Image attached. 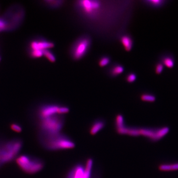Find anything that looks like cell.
Wrapping results in <instances>:
<instances>
[{"mask_svg": "<svg viewBox=\"0 0 178 178\" xmlns=\"http://www.w3.org/2000/svg\"><path fill=\"white\" fill-rule=\"evenodd\" d=\"M41 144L50 151L72 149L75 144L71 139L61 133L50 135H39Z\"/></svg>", "mask_w": 178, "mask_h": 178, "instance_id": "cell-1", "label": "cell"}, {"mask_svg": "<svg viewBox=\"0 0 178 178\" xmlns=\"http://www.w3.org/2000/svg\"><path fill=\"white\" fill-rule=\"evenodd\" d=\"M65 124L63 115L56 114L39 120V135H50L59 133Z\"/></svg>", "mask_w": 178, "mask_h": 178, "instance_id": "cell-2", "label": "cell"}, {"mask_svg": "<svg viewBox=\"0 0 178 178\" xmlns=\"http://www.w3.org/2000/svg\"><path fill=\"white\" fill-rule=\"evenodd\" d=\"M23 142L20 139H13L0 144V166L16 158Z\"/></svg>", "mask_w": 178, "mask_h": 178, "instance_id": "cell-3", "label": "cell"}, {"mask_svg": "<svg viewBox=\"0 0 178 178\" xmlns=\"http://www.w3.org/2000/svg\"><path fill=\"white\" fill-rule=\"evenodd\" d=\"M16 162L22 171L29 174L38 172L44 166L42 160L27 155H22L18 157L16 159Z\"/></svg>", "mask_w": 178, "mask_h": 178, "instance_id": "cell-4", "label": "cell"}, {"mask_svg": "<svg viewBox=\"0 0 178 178\" xmlns=\"http://www.w3.org/2000/svg\"><path fill=\"white\" fill-rule=\"evenodd\" d=\"M93 160L89 158L85 165L78 164L73 167L66 178H96L93 174Z\"/></svg>", "mask_w": 178, "mask_h": 178, "instance_id": "cell-5", "label": "cell"}, {"mask_svg": "<svg viewBox=\"0 0 178 178\" xmlns=\"http://www.w3.org/2000/svg\"><path fill=\"white\" fill-rule=\"evenodd\" d=\"M91 40L88 36L79 38L72 45L71 54L75 60H80L86 55L90 47Z\"/></svg>", "mask_w": 178, "mask_h": 178, "instance_id": "cell-6", "label": "cell"}, {"mask_svg": "<svg viewBox=\"0 0 178 178\" xmlns=\"http://www.w3.org/2000/svg\"><path fill=\"white\" fill-rule=\"evenodd\" d=\"M169 128L163 127L159 128H139V134L153 142L159 141L169 132Z\"/></svg>", "mask_w": 178, "mask_h": 178, "instance_id": "cell-7", "label": "cell"}, {"mask_svg": "<svg viewBox=\"0 0 178 178\" xmlns=\"http://www.w3.org/2000/svg\"><path fill=\"white\" fill-rule=\"evenodd\" d=\"M59 106L56 105H46L41 106L38 111L39 120L59 114L58 111Z\"/></svg>", "mask_w": 178, "mask_h": 178, "instance_id": "cell-8", "label": "cell"}, {"mask_svg": "<svg viewBox=\"0 0 178 178\" xmlns=\"http://www.w3.org/2000/svg\"><path fill=\"white\" fill-rule=\"evenodd\" d=\"M55 44L52 42L47 41H33L30 44V47L32 50H44L52 48Z\"/></svg>", "mask_w": 178, "mask_h": 178, "instance_id": "cell-9", "label": "cell"}, {"mask_svg": "<svg viewBox=\"0 0 178 178\" xmlns=\"http://www.w3.org/2000/svg\"><path fill=\"white\" fill-rule=\"evenodd\" d=\"M105 122L103 119H97L95 120L90 126L89 129L90 133V135H96L105 127Z\"/></svg>", "mask_w": 178, "mask_h": 178, "instance_id": "cell-10", "label": "cell"}, {"mask_svg": "<svg viewBox=\"0 0 178 178\" xmlns=\"http://www.w3.org/2000/svg\"><path fill=\"white\" fill-rule=\"evenodd\" d=\"M120 41L125 50L129 52L132 50L133 41L131 36L128 35H123L120 37Z\"/></svg>", "mask_w": 178, "mask_h": 178, "instance_id": "cell-11", "label": "cell"}, {"mask_svg": "<svg viewBox=\"0 0 178 178\" xmlns=\"http://www.w3.org/2000/svg\"><path fill=\"white\" fill-rule=\"evenodd\" d=\"M161 63L163 65L166 66L168 68H172L175 65V60L173 56L170 55L163 56L161 59Z\"/></svg>", "mask_w": 178, "mask_h": 178, "instance_id": "cell-12", "label": "cell"}, {"mask_svg": "<svg viewBox=\"0 0 178 178\" xmlns=\"http://www.w3.org/2000/svg\"><path fill=\"white\" fill-rule=\"evenodd\" d=\"M158 169L161 171H173L178 170V163L173 164H163L160 165Z\"/></svg>", "mask_w": 178, "mask_h": 178, "instance_id": "cell-13", "label": "cell"}, {"mask_svg": "<svg viewBox=\"0 0 178 178\" xmlns=\"http://www.w3.org/2000/svg\"><path fill=\"white\" fill-rule=\"evenodd\" d=\"M124 69L122 65H114L112 66L110 70V73L111 76H118L119 74L122 73L124 72Z\"/></svg>", "mask_w": 178, "mask_h": 178, "instance_id": "cell-14", "label": "cell"}, {"mask_svg": "<svg viewBox=\"0 0 178 178\" xmlns=\"http://www.w3.org/2000/svg\"><path fill=\"white\" fill-rule=\"evenodd\" d=\"M146 3V4L148 6L152 7H162L164 4H165V1L163 0H148L144 1Z\"/></svg>", "mask_w": 178, "mask_h": 178, "instance_id": "cell-15", "label": "cell"}, {"mask_svg": "<svg viewBox=\"0 0 178 178\" xmlns=\"http://www.w3.org/2000/svg\"><path fill=\"white\" fill-rule=\"evenodd\" d=\"M125 120L123 116L121 114H118L115 117V126L116 130L119 129L125 126Z\"/></svg>", "mask_w": 178, "mask_h": 178, "instance_id": "cell-16", "label": "cell"}, {"mask_svg": "<svg viewBox=\"0 0 178 178\" xmlns=\"http://www.w3.org/2000/svg\"><path fill=\"white\" fill-rule=\"evenodd\" d=\"M141 99L144 102H154L155 101L156 98L154 96L149 93H144L141 96Z\"/></svg>", "mask_w": 178, "mask_h": 178, "instance_id": "cell-17", "label": "cell"}, {"mask_svg": "<svg viewBox=\"0 0 178 178\" xmlns=\"http://www.w3.org/2000/svg\"><path fill=\"white\" fill-rule=\"evenodd\" d=\"M43 56H44L49 61L52 62H56V58L55 57V55L50 52L49 50H45L43 51Z\"/></svg>", "mask_w": 178, "mask_h": 178, "instance_id": "cell-18", "label": "cell"}, {"mask_svg": "<svg viewBox=\"0 0 178 178\" xmlns=\"http://www.w3.org/2000/svg\"><path fill=\"white\" fill-rule=\"evenodd\" d=\"M44 2L51 7H59L62 5L63 1H45Z\"/></svg>", "mask_w": 178, "mask_h": 178, "instance_id": "cell-19", "label": "cell"}, {"mask_svg": "<svg viewBox=\"0 0 178 178\" xmlns=\"http://www.w3.org/2000/svg\"><path fill=\"white\" fill-rule=\"evenodd\" d=\"M10 128L13 131L19 133L22 132V126L17 123H12L10 124Z\"/></svg>", "mask_w": 178, "mask_h": 178, "instance_id": "cell-20", "label": "cell"}, {"mask_svg": "<svg viewBox=\"0 0 178 178\" xmlns=\"http://www.w3.org/2000/svg\"><path fill=\"white\" fill-rule=\"evenodd\" d=\"M111 59L109 57L107 56H102V58H101L99 60V66L101 67H104L107 65L109 64L110 62Z\"/></svg>", "mask_w": 178, "mask_h": 178, "instance_id": "cell-21", "label": "cell"}, {"mask_svg": "<svg viewBox=\"0 0 178 178\" xmlns=\"http://www.w3.org/2000/svg\"><path fill=\"white\" fill-rule=\"evenodd\" d=\"M43 50H31V56L32 57H33L34 58H40V57L43 56Z\"/></svg>", "mask_w": 178, "mask_h": 178, "instance_id": "cell-22", "label": "cell"}, {"mask_svg": "<svg viewBox=\"0 0 178 178\" xmlns=\"http://www.w3.org/2000/svg\"><path fill=\"white\" fill-rule=\"evenodd\" d=\"M69 111V108L66 106H60L58 108V113L59 115H64Z\"/></svg>", "mask_w": 178, "mask_h": 178, "instance_id": "cell-23", "label": "cell"}, {"mask_svg": "<svg viewBox=\"0 0 178 178\" xmlns=\"http://www.w3.org/2000/svg\"><path fill=\"white\" fill-rule=\"evenodd\" d=\"M164 69V65L161 62L157 63L155 66V73L157 74H159L162 72Z\"/></svg>", "mask_w": 178, "mask_h": 178, "instance_id": "cell-24", "label": "cell"}, {"mask_svg": "<svg viewBox=\"0 0 178 178\" xmlns=\"http://www.w3.org/2000/svg\"><path fill=\"white\" fill-rule=\"evenodd\" d=\"M136 75L134 73H130L127 75L126 80L129 83H133L136 80Z\"/></svg>", "mask_w": 178, "mask_h": 178, "instance_id": "cell-25", "label": "cell"}, {"mask_svg": "<svg viewBox=\"0 0 178 178\" xmlns=\"http://www.w3.org/2000/svg\"><path fill=\"white\" fill-rule=\"evenodd\" d=\"M0 60H1V57H0Z\"/></svg>", "mask_w": 178, "mask_h": 178, "instance_id": "cell-26", "label": "cell"}]
</instances>
